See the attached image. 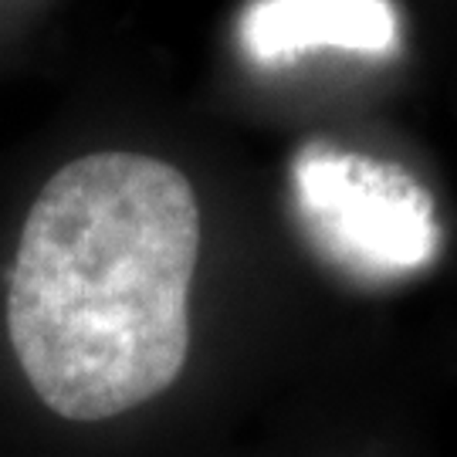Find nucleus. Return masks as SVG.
Wrapping results in <instances>:
<instances>
[{
    "label": "nucleus",
    "instance_id": "f257e3e1",
    "mask_svg": "<svg viewBox=\"0 0 457 457\" xmlns=\"http://www.w3.org/2000/svg\"><path fill=\"white\" fill-rule=\"evenodd\" d=\"M200 207L180 170L143 153L65 163L28 211L7 336L37 400L75 424L166 393L190 353Z\"/></svg>",
    "mask_w": 457,
    "mask_h": 457
},
{
    "label": "nucleus",
    "instance_id": "f03ea898",
    "mask_svg": "<svg viewBox=\"0 0 457 457\" xmlns=\"http://www.w3.org/2000/svg\"><path fill=\"white\" fill-rule=\"evenodd\" d=\"M295 194L319 241L366 275H403L434 258L430 196L390 163L312 146L295 163Z\"/></svg>",
    "mask_w": 457,
    "mask_h": 457
},
{
    "label": "nucleus",
    "instance_id": "7ed1b4c3",
    "mask_svg": "<svg viewBox=\"0 0 457 457\" xmlns=\"http://www.w3.org/2000/svg\"><path fill=\"white\" fill-rule=\"evenodd\" d=\"M396 14L386 0H262L245 21V45L262 62L315 48L386 51Z\"/></svg>",
    "mask_w": 457,
    "mask_h": 457
}]
</instances>
